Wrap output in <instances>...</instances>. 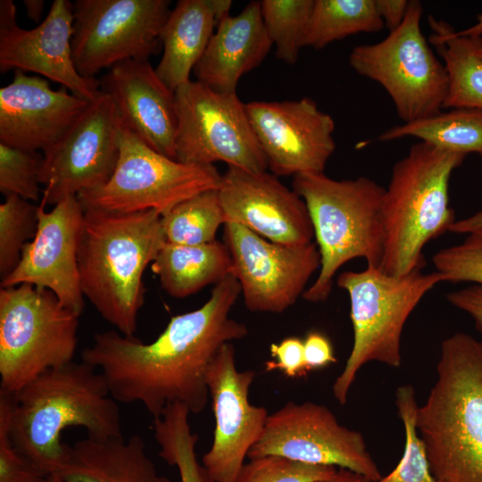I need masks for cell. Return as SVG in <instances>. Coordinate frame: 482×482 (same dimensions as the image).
Listing matches in <instances>:
<instances>
[{
    "instance_id": "cell-1",
    "label": "cell",
    "mask_w": 482,
    "mask_h": 482,
    "mask_svg": "<svg viewBox=\"0 0 482 482\" xmlns=\"http://www.w3.org/2000/svg\"><path fill=\"white\" fill-rule=\"evenodd\" d=\"M240 293L229 274L200 308L171 317L153 342L116 330L98 332L82 350L81 361L103 374L115 401L139 403L153 419L177 403L200 413L209 399L206 374L212 361L223 345L248 334L244 323L229 317Z\"/></svg>"
},
{
    "instance_id": "cell-46",
    "label": "cell",
    "mask_w": 482,
    "mask_h": 482,
    "mask_svg": "<svg viewBox=\"0 0 482 482\" xmlns=\"http://www.w3.org/2000/svg\"><path fill=\"white\" fill-rule=\"evenodd\" d=\"M458 36L464 37H482V14L478 15L477 18V22L463 30L456 31Z\"/></svg>"
},
{
    "instance_id": "cell-34",
    "label": "cell",
    "mask_w": 482,
    "mask_h": 482,
    "mask_svg": "<svg viewBox=\"0 0 482 482\" xmlns=\"http://www.w3.org/2000/svg\"><path fill=\"white\" fill-rule=\"evenodd\" d=\"M39 205L15 195L0 204V276L3 279L18 265L23 248L33 239Z\"/></svg>"
},
{
    "instance_id": "cell-27",
    "label": "cell",
    "mask_w": 482,
    "mask_h": 482,
    "mask_svg": "<svg viewBox=\"0 0 482 482\" xmlns=\"http://www.w3.org/2000/svg\"><path fill=\"white\" fill-rule=\"evenodd\" d=\"M428 21L429 42L441 56L448 77L443 109L482 110V37L458 36L450 24L432 16Z\"/></svg>"
},
{
    "instance_id": "cell-6",
    "label": "cell",
    "mask_w": 482,
    "mask_h": 482,
    "mask_svg": "<svg viewBox=\"0 0 482 482\" xmlns=\"http://www.w3.org/2000/svg\"><path fill=\"white\" fill-rule=\"evenodd\" d=\"M293 189L306 204L320 254L318 277L303 295L306 301L327 300L337 271L354 258L380 269L386 188L365 176L337 180L320 172L294 176Z\"/></svg>"
},
{
    "instance_id": "cell-42",
    "label": "cell",
    "mask_w": 482,
    "mask_h": 482,
    "mask_svg": "<svg viewBox=\"0 0 482 482\" xmlns=\"http://www.w3.org/2000/svg\"><path fill=\"white\" fill-rule=\"evenodd\" d=\"M377 12L389 32L398 29L407 13L408 0H375Z\"/></svg>"
},
{
    "instance_id": "cell-39",
    "label": "cell",
    "mask_w": 482,
    "mask_h": 482,
    "mask_svg": "<svg viewBox=\"0 0 482 482\" xmlns=\"http://www.w3.org/2000/svg\"><path fill=\"white\" fill-rule=\"evenodd\" d=\"M270 352L274 360L265 362V370L271 371L279 370L288 378L303 377L307 374L303 340L296 337H289L278 344L273 343Z\"/></svg>"
},
{
    "instance_id": "cell-23",
    "label": "cell",
    "mask_w": 482,
    "mask_h": 482,
    "mask_svg": "<svg viewBox=\"0 0 482 482\" xmlns=\"http://www.w3.org/2000/svg\"><path fill=\"white\" fill-rule=\"evenodd\" d=\"M271 46L261 2L252 1L239 14L220 21L193 72L216 92L236 93L240 78L258 67Z\"/></svg>"
},
{
    "instance_id": "cell-30",
    "label": "cell",
    "mask_w": 482,
    "mask_h": 482,
    "mask_svg": "<svg viewBox=\"0 0 482 482\" xmlns=\"http://www.w3.org/2000/svg\"><path fill=\"white\" fill-rule=\"evenodd\" d=\"M190 411L183 403L168 405L154 419V436L159 454L169 465L177 467L181 482H212L202 463L197 461L198 436L189 424Z\"/></svg>"
},
{
    "instance_id": "cell-4",
    "label": "cell",
    "mask_w": 482,
    "mask_h": 482,
    "mask_svg": "<svg viewBox=\"0 0 482 482\" xmlns=\"http://www.w3.org/2000/svg\"><path fill=\"white\" fill-rule=\"evenodd\" d=\"M436 373L416 420L431 472L439 482H482V340L444 339Z\"/></svg>"
},
{
    "instance_id": "cell-16",
    "label": "cell",
    "mask_w": 482,
    "mask_h": 482,
    "mask_svg": "<svg viewBox=\"0 0 482 482\" xmlns=\"http://www.w3.org/2000/svg\"><path fill=\"white\" fill-rule=\"evenodd\" d=\"M254 378L253 370H237L231 343L221 346L208 368L206 383L215 428L202 465L212 482H233L264 430L270 413L249 401Z\"/></svg>"
},
{
    "instance_id": "cell-28",
    "label": "cell",
    "mask_w": 482,
    "mask_h": 482,
    "mask_svg": "<svg viewBox=\"0 0 482 482\" xmlns=\"http://www.w3.org/2000/svg\"><path fill=\"white\" fill-rule=\"evenodd\" d=\"M413 137L439 149L482 155V110L453 108L448 112L397 125L382 132L380 141Z\"/></svg>"
},
{
    "instance_id": "cell-45",
    "label": "cell",
    "mask_w": 482,
    "mask_h": 482,
    "mask_svg": "<svg viewBox=\"0 0 482 482\" xmlns=\"http://www.w3.org/2000/svg\"><path fill=\"white\" fill-rule=\"evenodd\" d=\"M23 4L27 17L37 23L41 21L45 2L43 0H24Z\"/></svg>"
},
{
    "instance_id": "cell-40",
    "label": "cell",
    "mask_w": 482,
    "mask_h": 482,
    "mask_svg": "<svg viewBox=\"0 0 482 482\" xmlns=\"http://www.w3.org/2000/svg\"><path fill=\"white\" fill-rule=\"evenodd\" d=\"M303 349L307 372L337 362L330 340L320 332H309L303 339Z\"/></svg>"
},
{
    "instance_id": "cell-18",
    "label": "cell",
    "mask_w": 482,
    "mask_h": 482,
    "mask_svg": "<svg viewBox=\"0 0 482 482\" xmlns=\"http://www.w3.org/2000/svg\"><path fill=\"white\" fill-rule=\"evenodd\" d=\"M72 33L73 3L70 0H54L44 21L32 29L17 24L12 0H1L0 72H34L92 102L101 93L98 79L84 78L77 71L72 59Z\"/></svg>"
},
{
    "instance_id": "cell-15",
    "label": "cell",
    "mask_w": 482,
    "mask_h": 482,
    "mask_svg": "<svg viewBox=\"0 0 482 482\" xmlns=\"http://www.w3.org/2000/svg\"><path fill=\"white\" fill-rule=\"evenodd\" d=\"M223 243L245 307L251 312L281 313L292 306L312 274L320 270L316 243L290 245L271 242L245 227L227 222Z\"/></svg>"
},
{
    "instance_id": "cell-19",
    "label": "cell",
    "mask_w": 482,
    "mask_h": 482,
    "mask_svg": "<svg viewBox=\"0 0 482 482\" xmlns=\"http://www.w3.org/2000/svg\"><path fill=\"white\" fill-rule=\"evenodd\" d=\"M40 200L35 237L23 248L16 268L1 280V287L29 284L53 292L80 316L85 301L80 286L78 250L84 209L78 195L66 197L46 211Z\"/></svg>"
},
{
    "instance_id": "cell-20",
    "label": "cell",
    "mask_w": 482,
    "mask_h": 482,
    "mask_svg": "<svg viewBox=\"0 0 482 482\" xmlns=\"http://www.w3.org/2000/svg\"><path fill=\"white\" fill-rule=\"evenodd\" d=\"M225 220L278 244L312 242L313 226L303 200L273 173L229 166L218 188Z\"/></svg>"
},
{
    "instance_id": "cell-11",
    "label": "cell",
    "mask_w": 482,
    "mask_h": 482,
    "mask_svg": "<svg viewBox=\"0 0 482 482\" xmlns=\"http://www.w3.org/2000/svg\"><path fill=\"white\" fill-rule=\"evenodd\" d=\"M178 125L175 160L187 164L222 162L251 172L265 171L267 159L236 93L216 92L197 80L175 91Z\"/></svg>"
},
{
    "instance_id": "cell-13",
    "label": "cell",
    "mask_w": 482,
    "mask_h": 482,
    "mask_svg": "<svg viewBox=\"0 0 482 482\" xmlns=\"http://www.w3.org/2000/svg\"><path fill=\"white\" fill-rule=\"evenodd\" d=\"M265 455L346 469L372 482L382 478L362 434L341 425L327 406L312 402H287L269 414L247 458Z\"/></svg>"
},
{
    "instance_id": "cell-10",
    "label": "cell",
    "mask_w": 482,
    "mask_h": 482,
    "mask_svg": "<svg viewBox=\"0 0 482 482\" xmlns=\"http://www.w3.org/2000/svg\"><path fill=\"white\" fill-rule=\"evenodd\" d=\"M220 179L214 165L178 162L152 149L122 126L112 178L78 197L83 208L116 212L154 210L163 215L199 193L218 189Z\"/></svg>"
},
{
    "instance_id": "cell-9",
    "label": "cell",
    "mask_w": 482,
    "mask_h": 482,
    "mask_svg": "<svg viewBox=\"0 0 482 482\" xmlns=\"http://www.w3.org/2000/svg\"><path fill=\"white\" fill-rule=\"evenodd\" d=\"M422 4L410 0L401 26L376 44L359 45L349 64L359 75L380 84L404 122L442 111L448 90L443 62L422 33Z\"/></svg>"
},
{
    "instance_id": "cell-44",
    "label": "cell",
    "mask_w": 482,
    "mask_h": 482,
    "mask_svg": "<svg viewBox=\"0 0 482 482\" xmlns=\"http://www.w3.org/2000/svg\"><path fill=\"white\" fill-rule=\"evenodd\" d=\"M315 482H372L364 476L346 469H338L330 478Z\"/></svg>"
},
{
    "instance_id": "cell-24",
    "label": "cell",
    "mask_w": 482,
    "mask_h": 482,
    "mask_svg": "<svg viewBox=\"0 0 482 482\" xmlns=\"http://www.w3.org/2000/svg\"><path fill=\"white\" fill-rule=\"evenodd\" d=\"M63 482H171L161 475L139 436L65 443L55 473Z\"/></svg>"
},
{
    "instance_id": "cell-37",
    "label": "cell",
    "mask_w": 482,
    "mask_h": 482,
    "mask_svg": "<svg viewBox=\"0 0 482 482\" xmlns=\"http://www.w3.org/2000/svg\"><path fill=\"white\" fill-rule=\"evenodd\" d=\"M432 262L444 282L482 287V230L467 234L461 243L439 250Z\"/></svg>"
},
{
    "instance_id": "cell-25",
    "label": "cell",
    "mask_w": 482,
    "mask_h": 482,
    "mask_svg": "<svg viewBox=\"0 0 482 482\" xmlns=\"http://www.w3.org/2000/svg\"><path fill=\"white\" fill-rule=\"evenodd\" d=\"M231 5L230 0H179L170 10L160 34L163 52L155 72L172 91L190 80Z\"/></svg>"
},
{
    "instance_id": "cell-47",
    "label": "cell",
    "mask_w": 482,
    "mask_h": 482,
    "mask_svg": "<svg viewBox=\"0 0 482 482\" xmlns=\"http://www.w3.org/2000/svg\"><path fill=\"white\" fill-rule=\"evenodd\" d=\"M47 482H63L60 476L57 474L49 476Z\"/></svg>"
},
{
    "instance_id": "cell-14",
    "label": "cell",
    "mask_w": 482,
    "mask_h": 482,
    "mask_svg": "<svg viewBox=\"0 0 482 482\" xmlns=\"http://www.w3.org/2000/svg\"><path fill=\"white\" fill-rule=\"evenodd\" d=\"M121 129L112 99L101 91L61 139L42 153L41 200L55 205L104 186L118 162Z\"/></svg>"
},
{
    "instance_id": "cell-33",
    "label": "cell",
    "mask_w": 482,
    "mask_h": 482,
    "mask_svg": "<svg viewBox=\"0 0 482 482\" xmlns=\"http://www.w3.org/2000/svg\"><path fill=\"white\" fill-rule=\"evenodd\" d=\"M395 404L404 428V448L396 467L378 482H439L432 474L425 445L416 426L418 404L412 386L397 388Z\"/></svg>"
},
{
    "instance_id": "cell-12",
    "label": "cell",
    "mask_w": 482,
    "mask_h": 482,
    "mask_svg": "<svg viewBox=\"0 0 482 482\" xmlns=\"http://www.w3.org/2000/svg\"><path fill=\"white\" fill-rule=\"evenodd\" d=\"M168 0H76L72 59L77 71L95 79L123 61H148L161 44Z\"/></svg>"
},
{
    "instance_id": "cell-35",
    "label": "cell",
    "mask_w": 482,
    "mask_h": 482,
    "mask_svg": "<svg viewBox=\"0 0 482 482\" xmlns=\"http://www.w3.org/2000/svg\"><path fill=\"white\" fill-rule=\"evenodd\" d=\"M43 154L0 143V192L30 202L41 200L40 170Z\"/></svg>"
},
{
    "instance_id": "cell-17",
    "label": "cell",
    "mask_w": 482,
    "mask_h": 482,
    "mask_svg": "<svg viewBox=\"0 0 482 482\" xmlns=\"http://www.w3.org/2000/svg\"><path fill=\"white\" fill-rule=\"evenodd\" d=\"M245 111L274 175L324 172L336 149L335 121L312 99L250 102Z\"/></svg>"
},
{
    "instance_id": "cell-41",
    "label": "cell",
    "mask_w": 482,
    "mask_h": 482,
    "mask_svg": "<svg viewBox=\"0 0 482 482\" xmlns=\"http://www.w3.org/2000/svg\"><path fill=\"white\" fill-rule=\"evenodd\" d=\"M446 299L454 307L470 315L478 331L482 334V287L470 285L450 292Z\"/></svg>"
},
{
    "instance_id": "cell-38",
    "label": "cell",
    "mask_w": 482,
    "mask_h": 482,
    "mask_svg": "<svg viewBox=\"0 0 482 482\" xmlns=\"http://www.w3.org/2000/svg\"><path fill=\"white\" fill-rule=\"evenodd\" d=\"M12 397L0 392V482H47L32 461L13 446L9 434Z\"/></svg>"
},
{
    "instance_id": "cell-8",
    "label": "cell",
    "mask_w": 482,
    "mask_h": 482,
    "mask_svg": "<svg viewBox=\"0 0 482 482\" xmlns=\"http://www.w3.org/2000/svg\"><path fill=\"white\" fill-rule=\"evenodd\" d=\"M79 317L47 290L0 289V392L15 395L45 371L73 361Z\"/></svg>"
},
{
    "instance_id": "cell-32",
    "label": "cell",
    "mask_w": 482,
    "mask_h": 482,
    "mask_svg": "<svg viewBox=\"0 0 482 482\" xmlns=\"http://www.w3.org/2000/svg\"><path fill=\"white\" fill-rule=\"evenodd\" d=\"M314 0H262V21L276 56L288 63L297 62L304 46Z\"/></svg>"
},
{
    "instance_id": "cell-21",
    "label": "cell",
    "mask_w": 482,
    "mask_h": 482,
    "mask_svg": "<svg viewBox=\"0 0 482 482\" xmlns=\"http://www.w3.org/2000/svg\"><path fill=\"white\" fill-rule=\"evenodd\" d=\"M90 102L38 76L16 70L0 88V143L42 153L66 133Z\"/></svg>"
},
{
    "instance_id": "cell-36",
    "label": "cell",
    "mask_w": 482,
    "mask_h": 482,
    "mask_svg": "<svg viewBox=\"0 0 482 482\" xmlns=\"http://www.w3.org/2000/svg\"><path fill=\"white\" fill-rule=\"evenodd\" d=\"M338 468L295 461L279 455L249 459L233 482H315L333 477Z\"/></svg>"
},
{
    "instance_id": "cell-22",
    "label": "cell",
    "mask_w": 482,
    "mask_h": 482,
    "mask_svg": "<svg viewBox=\"0 0 482 482\" xmlns=\"http://www.w3.org/2000/svg\"><path fill=\"white\" fill-rule=\"evenodd\" d=\"M100 90L113 101L121 124L156 152L175 160V94L148 61L127 60L108 69Z\"/></svg>"
},
{
    "instance_id": "cell-2",
    "label": "cell",
    "mask_w": 482,
    "mask_h": 482,
    "mask_svg": "<svg viewBox=\"0 0 482 482\" xmlns=\"http://www.w3.org/2000/svg\"><path fill=\"white\" fill-rule=\"evenodd\" d=\"M12 397V443L47 477L63 459L65 429L83 428L96 439L122 436L118 402L103 374L83 361L45 371Z\"/></svg>"
},
{
    "instance_id": "cell-43",
    "label": "cell",
    "mask_w": 482,
    "mask_h": 482,
    "mask_svg": "<svg viewBox=\"0 0 482 482\" xmlns=\"http://www.w3.org/2000/svg\"><path fill=\"white\" fill-rule=\"evenodd\" d=\"M478 230H482V208L469 217L455 220L449 232L467 235Z\"/></svg>"
},
{
    "instance_id": "cell-3",
    "label": "cell",
    "mask_w": 482,
    "mask_h": 482,
    "mask_svg": "<svg viewBox=\"0 0 482 482\" xmlns=\"http://www.w3.org/2000/svg\"><path fill=\"white\" fill-rule=\"evenodd\" d=\"M83 209L78 250L82 293L117 331L134 337L145 302L144 271L166 242L162 215Z\"/></svg>"
},
{
    "instance_id": "cell-48",
    "label": "cell",
    "mask_w": 482,
    "mask_h": 482,
    "mask_svg": "<svg viewBox=\"0 0 482 482\" xmlns=\"http://www.w3.org/2000/svg\"><path fill=\"white\" fill-rule=\"evenodd\" d=\"M480 56L482 57V50L480 51Z\"/></svg>"
},
{
    "instance_id": "cell-26",
    "label": "cell",
    "mask_w": 482,
    "mask_h": 482,
    "mask_svg": "<svg viewBox=\"0 0 482 482\" xmlns=\"http://www.w3.org/2000/svg\"><path fill=\"white\" fill-rule=\"evenodd\" d=\"M162 289L174 298H185L231 274L230 253L223 242L199 245L165 242L151 263Z\"/></svg>"
},
{
    "instance_id": "cell-31",
    "label": "cell",
    "mask_w": 482,
    "mask_h": 482,
    "mask_svg": "<svg viewBox=\"0 0 482 482\" xmlns=\"http://www.w3.org/2000/svg\"><path fill=\"white\" fill-rule=\"evenodd\" d=\"M226 223L218 189L199 193L162 215L166 241L199 245L215 241L220 225Z\"/></svg>"
},
{
    "instance_id": "cell-7",
    "label": "cell",
    "mask_w": 482,
    "mask_h": 482,
    "mask_svg": "<svg viewBox=\"0 0 482 482\" xmlns=\"http://www.w3.org/2000/svg\"><path fill=\"white\" fill-rule=\"evenodd\" d=\"M440 282L444 278L437 271L419 270L395 277L371 267L344 271L337 277V286L349 295L353 331L352 350L332 386L340 404L346 403L359 370L368 362L401 366L404 325L424 295Z\"/></svg>"
},
{
    "instance_id": "cell-5",
    "label": "cell",
    "mask_w": 482,
    "mask_h": 482,
    "mask_svg": "<svg viewBox=\"0 0 482 482\" xmlns=\"http://www.w3.org/2000/svg\"><path fill=\"white\" fill-rule=\"evenodd\" d=\"M465 156L420 141L395 163L382 204L385 273L399 277L421 270L425 245L449 232L456 220L449 182Z\"/></svg>"
},
{
    "instance_id": "cell-29",
    "label": "cell",
    "mask_w": 482,
    "mask_h": 482,
    "mask_svg": "<svg viewBox=\"0 0 482 482\" xmlns=\"http://www.w3.org/2000/svg\"><path fill=\"white\" fill-rule=\"evenodd\" d=\"M383 28L375 0H314L304 46L321 49L348 36Z\"/></svg>"
}]
</instances>
